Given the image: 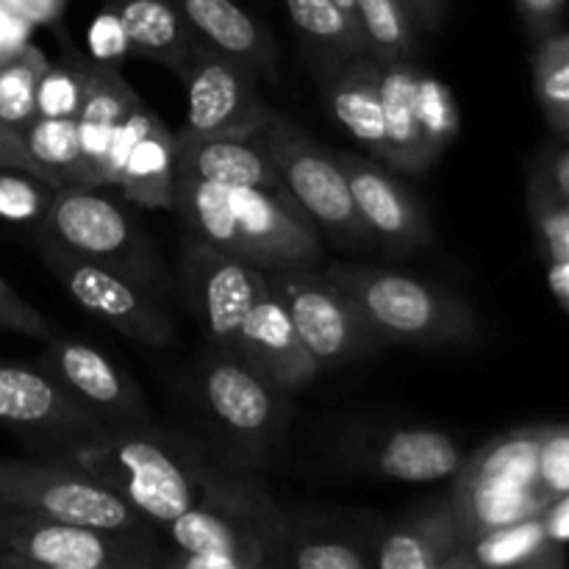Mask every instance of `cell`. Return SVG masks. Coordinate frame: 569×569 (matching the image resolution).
Listing matches in <instances>:
<instances>
[{
    "label": "cell",
    "mask_w": 569,
    "mask_h": 569,
    "mask_svg": "<svg viewBox=\"0 0 569 569\" xmlns=\"http://www.w3.org/2000/svg\"><path fill=\"white\" fill-rule=\"evenodd\" d=\"M356 20L378 61H415L417 22L403 0H356Z\"/></svg>",
    "instance_id": "obj_32"
},
{
    "label": "cell",
    "mask_w": 569,
    "mask_h": 569,
    "mask_svg": "<svg viewBox=\"0 0 569 569\" xmlns=\"http://www.w3.org/2000/svg\"><path fill=\"white\" fill-rule=\"evenodd\" d=\"M0 331L20 333V337L39 339V342H48V339H53L59 333L42 311L33 309L26 298H20L3 281V276H0Z\"/></svg>",
    "instance_id": "obj_39"
},
{
    "label": "cell",
    "mask_w": 569,
    "mask_h": 569,
    "mask_svg": "<svg viewBox=\"0 0 569 569\" xmlns=\"http://www.w3.org/2000/svg\"><path fill=\"white\" fill-rule=\"evenodd\" d=\"M0 6H6L11 14L22 17L31 26H50L64 14L67 0H0Z\"/></svg>",
    "instance_id": "obj_42"
},
{
    "label": "cell",
    "mask_w": 569,
    "mask_h": 569,
    "mask_svg": "<svg viewBox=\"0 0 569 569\" xmlns=\"http://www.w3.org/2000/svg\"><path fill=\"white\" fill-rule=\"evenodd\" d=\"M289 398L278 392L242 359L211 348L198 367V403L206 420L226 439L228 448L242 456V465H261L281 445L287 433Z\"/></svg>",
    "instance_id": "obj_7"
},
{
    "label": "cell",
    "mask_w": 569,
    "mask_h": 569,
    "mask_svg": "<svg viewBox=\"0 0 569 569\" xmlns=\"http://www.w3.org/2000/svg\"><path fill=\"white\" fill-rule=\"evenodd\" d=\"M542 522L556 542L569 545V492L556 498L553 503L542 511Z\"/></svg>",
    "instance_id": "obj_44"
},
{
    "label": "cell",
    "mask_w": 569,
    "mask_h": 569,
    "mask_svg": "<svg viewBox=\"0 0 569 569\" xmlns=\"http://www.w3.org/2000/svg\"><path fill=\"white\" fill-rule=\"evenodd\" d=\"M387 522L372 511L283 506L276 569H370Z\"/></svg>",
    "instance_id": "obj_17"
},
{
    "label": "cell",
    "mask_w": 569,
    "mask_h": 569,
    "mask_svg": "<svg viewBox=\"0 0 569 569\" xmlns=\"http://www.w3.org/2000/svg\"><path fill=\"white\" fill-rule=\"evenodd\" d=\"M326 103L339 126L365 144L376 159L387 156L381 106V61L372 53H322L311 59Z\"/></svg>",
    "instance_id": "obj_21"
},
{
    "label": "cell",
    "mask_w": 569,
    "mask_h": 569,
    "mask_svg": "<svg viewBox=\"0 0 569 569\" xmlns=\"http://www.w3.org/2000/svg\"><path fill=\"white\" fill-rule=\"evenodd\" d=\"M267 283L322 370L367 359L383 345L359 306L315 264L267 270Z\"/></svg>",
    "instance_id": "obj_12"
},
{
    "label": "cell",
    "mask_w": 569,
    "mask_h": 569,
    "mask_svg": "<svg viewBox=\"0 0 569 569\" xmlns=\"http://www.w3.org/2000/svg\"><path fill=\"white\" fill-rule=\"evenodd\" d=\"M161 539L122 537L0 506V569H159Z\"/></svg>",
    "instance_id": "obj_4"
},
{
    "label": "cell",
    "mask_w": 569,
    "mask_h": 569,
    "mask_svg": "<svg viewBox=\"0 0 569 569\" xmlns=\"http://www.w3.org/2000/svg\"><path fill=\"white\" fill-rule=\"evenodd\" d=\"M326 276L359 306L383 342L417 350H472L483 328L459 295L422 278L367 264H331Z\"/></svg>",
    "instance_id": "obj_3"
},
{
    "label": "cell",
    "mask_w": 569,
    "mask_h": 569,
    "mask_svg": "<svg viewBox=\"0 0 569 569\" xmlns=\"http://www.w3.org/2000/svg\"><path fill=\"white\" fill-rule=\"evenodd\" d=\"M539 483L553 500L569 492V426H542Z\"/></svg>",
    "instance_id": "obj_38"
},
{
    "label": "cell",
    "mask_w": 569,
    "mask_h": 569,
    "mask_svg": "<svg viewBox=\"0 0 569 569\" xmlns=\"http://www.w3.org/2000/svg\"><path fill=\"white\" fill-rule=\"evenodd\" d=\"M170 211L194 239L261 270L317 264L326 256L320 228L287 189L228 187L176 176Z\"/></svg>",
    "instance_id": "obj_2"
},
{
    "label": "cell",
    "mask_w": 569,
    "mask_h": 569,
    "mask_svg": "<svg viewBox=\"0 0 569 569\" xmlns=\"http://www.w3.org/2000/svg\"><path fill=\"white\" fill-rule=\"evenodd\" d=\"M64 459L98 478L159 531L200 506L222 467L192 439L161 431L153 422L106 428L78 439L64 450Z\"/></svg>",
    "instance_id": "obj_1"
},
{
    "label": "cell",
    "mask_w": 569,
    "mask_h": 569,
    "mask_svg": "<svg viewBox=\"0 0 569 569\" xmlns=\"http://www.w3.org/2000/svg\"><path fill=\"white\" fill-rule=\"evenodd\" d=\"M87 64L81 53L72 50L70 59L50 64L37 89L39 117H72L76 120L87 98Z\"/></svg>",
    "instance_id": "obj_36"
},
{
    "label": "cell",
    "mask_w": 569,
    "mask_h": 569,
    "mask_svg": "<svg viewBox=\"0 0 569 569\" xmlns=\"http://www.w3.org/2000/svg\"><path fill=\"white\" fill-rule=\"evenodd\" d=\"M339 6H342L345 11H350V14H356V0H337Z\"/></svg>",
    "instance_id": "obj_47"
},
{
    "label": "cell",
    "mask_w": 569,
    "mask_h": 569,
    "mask_svg": "<svg viewBox=\"0 0 569 569\" xmlns=\"http://www.w3.org/2000/svg\"><path fill=\"white\" fill-rule=\"evenodd\" d=\"M128 53L181 76L192 50V31L172 0H111Z\"/></svg>",
    "instance_id": "obj_27"
},
{
    "label": "cell",
    "mask_w": 569,
    "mask_h": 569,
    "mask_svg": "<svg viewBox=\"0 0 569 569\" xmlns=\"http://www.w3.org/2000/svg\"><path fill=\"white\" fill-rule=\"evenodd\" d=\"M326 465L350 478L398 483H431L453 478L465 453L450 433L422 426L348 422L331 433Z\"/></svg>",
    "instance_id": "obj_9"
},
{
    "label": "cell",
    "mask_w": 569,
    "mask_h": 569,
    "mask_svg": "<svg viewBox=\"0 0 569 569\" xmlns=\"http://www.w3.org/2000/svg\"><path fill=\"white\" fill-rule=\"evenodd\" d=\"M515 6L531 42L559 31L567 11V0H515Z\"/></svg>",
    "instance_id": "obj_40"
},
{
    "label": "cell",
    "mask_w": 569,
    "mask_h": 569,
    "mask_svg": "<svg viewBox=\"0 0 569 569\" xmlns=\"http://www.w3.org/2000/svg\"><path fill=\"white\" fill-rule=\"evenodd\" d=\"M37 367L103 428L153 422L150 403L139 383L92 345L56 333L44 342Z\"/></svg>",
    "instance_id": "obj_16"
},
{
    "label": "cell",
    "mask_w": 569,
    "mask_h": 569,
    "mask_svg": "<svg viewBox=\"0 0 569 569\" xmlns=\"http://www.w3.org/2000/svg\"><path fill=\"white\" fill-rule=\"evenodd\" d=\"M403 3L411 11V17H415L417 28H422V31H437L448 0H403Z\"/></svg>",
    "instance_id": "obj_45"
},
{
    "label": "cell",
    "mask_w": 569,
    "mask_h": 569,
    "mask_svg": "<svg viewBox=\"0 0 569 569\" xmlns=\"http://www.w3.org/2000/svg\"><path fill=\"white\" fill-rule=\"evenodd\" d=\"M256 137L264 144L287 192L298 200L300 209L315 220L320 231L345 248H361L372 242L333 150L322 148L303 128L278 111H272L267 126Z\"/></svg>",
    "instance_id": "obj_8"
},
{
    "label": "cell",
    "mask_w": 569,
    "mask_h": 569,
    "mask_svg": "<svg viewBox=\"0 0 569 569\" xmlns=\"http://www.w3.org/2000/svg\"><path fill=\"white\" fill-rule=\"evenodd\" d=\"M37 233L53 239L81 259L120 272L156 292L161 267L153 244L133 217H128L100 187L64 183L56 189Z\"/></svg>",
    "instance_id": "obj_6"
},
{
    "label": "cell",
    "mask_w": 569,
    "mask_h": 569,
    "mask_svg": "<svg viewBox=\"0 0 569 569\" xmlns=\"http://www.w3.org/2000/svg\"><path fill=\"white\" fill-rule=\"evenodd\" d=\"M467 556L472 569H559L567 565L565 545L550 537L542 515L472 539Z\"/></svg>",
    "instance_id": "obj_29"
},
{
    "label": "cell",
    "mask_w": 569,
    "mask_h": 569,
    "mask_svg": "<svg viewBox=\"0 0 569 569\" xmlns=\"http://www.w3.org/2000/svg\"><path fill=\"white\" fill-rule=\"evenodd\" d=\"M381 106L387 156L400 172H426L461 126L450 89L415 61H381Z\"/></svg>",
    "instance_id": "obj_10"
},
{
    "label": "cell",
    "mask_w": 569,
    "mask_h": 569,
    "mask_svg": "<svg viewBox=\"0 0 569 569\" xmlns=\"http://www.w3.org/2000/svg\"><path fill=\"white\" fill-rule=\"evenodd\" d=\"M528 211L533 231L548 264L569 261V194L559 189L548 170V161L533 170L528 183Z\"/></svg>",
    "instance_id": "obj_34"
},
{
    "label": "cell",
    "mask_w": 569,
    "mask_h": 569,
    "mask_svg": "<svg viewBox=\"0 0 569 569\" xmlns=\"http://www.w3.org/2000/svg\"><path fill=\"white\" fill-rule=\"evenodd\" d=\"M56 189L31 172L0 167V220L39 226Z\"/></svg>",
    "instance_id": "obj_37"
},
{
    "label": "cell",
    "mask_w": 569,
    "mask_h": 569,
    "mask_svg": "<svg viewBox=\"0 0 569 569\" xmlns=\"http://www.w3.org/2000/svg\"><path fill=\"white\" fill-rule=\"evenodd\" d=\"M237 359L283 395L300 392L322 372V365L306 348L287 309L272 298V292H267L244 317Z\"/></svg>",
    "instance_id": "obj_22"
},
{
    "label": "cell",
    "mask_w": 569,
    "mask_h": 569,
    "mask_svg": "<svg viewBox=\"0 0 569 569\" xmlns=\"http://www.w3.org/2000/svg\"><path fill=\"white\" fill-rule=\"evenodd\" d=\"M0 506L28 509L72 526L98 528L122 537L161 539L139 511L70 459H3L0 456Z\"/></svg>",
    "instance_id": "obj_5"
},
{
    "label": "cell",
    "mask_w": 569,
    "mask_h": 569,
    "mask_svg": "<svg viewBox=\"0 0 569 569\" xmlns=\"http://www.w3.org/2000/svg\"><path fill=\"white\" fill-rule=\"evenodd\" d=\"M467 548L450 492L409 506L383 526L376 550L378 569H445L450 556Z\"/></svg>",
    "instance_id": "obj_23"
},
{
    "label": "cell",
    "mask_w": 569,
    "mask_h": 569,
    "mask_svg": "<svg viewBox=\"0 0 569 569\" xmlns=\"http://www.w3.org/2000/svg\"><path fill=\"white\" fill-rule=\"evenodd\" d=\"M289 20L303 39L322 53H370L356 14L345 11L337 0H283Z\"/></svg>",
    "instance_id": "obj_31"
},
{
    "label": "cell",
    "mask_w": 569,
    "mask_h": 569,
    "mask_svg": "<svg viewBox=\"0 0 569 569\" xmlns=\"http://www.w3.org/2000/svg\"><path fill=\"white\" fill-rule=\"evenodd\" d=\"M181 278L189 309L203 326L211 348L237 356L244 317L270 292L267 270L189 237Z\"/></svg>",
    "instance_id": "obj_15"
},
{
    "label": "cell",
    "mask_w": 569,
    "mask_h": 569,
    "mask_svg": "<svg viewBox=\"0 0 569 569\" xmlns=\"http://www.w3.org/2000/svg\"><path fill=\"white\" fill-rule=\"evenodd\" d=\"M50 61L31 42L0 61V122L22 128L37 117V89Z\"/></svg>",
    "instance_id": "obj_35"
},
{
    "label": "cell",
    "mask_w": 569,
    "mask_h": 569,
    "mask_svg": "<svg viewBox=\"0 0 569 569\" xmlns=\"http://www.w3.org/2000/svg\"><path fill=\"white\" fill-rule=\"evenodd\" d=\"M42 264L56 276L83 311L103 320L111 331L153 350H170L181 342L176 322L164 311L156 292L120 272L81 259L53 239L37 233Z\"/></svg>",
    "instance_id": "obj_11"
},
{
    "label": "cell",
    "mask_w": 569,
    "mask_h": 569,
    "mask_svg": "<svg viewBox=\"0 0 569 569\" xmlns=\"http://www.w3.org/2000/svg\"><path fill=\"white\" fill-rule=\"evenodd\" d=\"M533 92L550 128L569 133V31H553L533 42Z\"/></svg>",
    "instance_id": "obj_33"
},
{
    "label": "cell",
    "mask_w": 569,
    "mask_h": 569,
    "mask_svg": "<svg viewBox=\"0 0 569 569\" xmlns=\"http://www.w3.org/2000/svg\"><path fill=\"white\" fill-rule=\"evenodd\" d=\"M548 170H550V176H553V181L559 183L561 192L569 194V150L567 153L556 156L553 161H548Z\"/></svg>",
    "instance_id": "obj_46"
},
{
    "label": "cell",
    "mask_w": 569,
    "mask_h": 569,
    "mask_svg": "<svg viewBox=\"0 0 569 569\" xmlns=\"http://www.w3.org/2000/svg\"><path fill=\"white\" fill-rule=\"evenodd\" d=\"M0 428L22 439L70 448L78 439L106 431L81 406L72 403L37 365L0 359Z\"/></svg>",
    "instance_id": "obj_19"
},
{
    "label": "cell",
    "mask_w": 569,
    "mask_h": 569,
    "mask_svg": "<svg viewBox=\"0 0 569 569\" xmlns=\"http://www.w3.org/2000/svg\"><path fill=\"white\" fill-rule=\"evenodd\" d=\"M176 545L164 567L181 569H276L281 520L239 515L220 506H194L161 528Z\"/></svg>",
    "instance_id": "obj_14"
},
{
    "label": "cell",
    "mask_w": 569,
    "mask_h": 569,
    "mask_svg": "<svg viewBox=\"0 0 569 569\" xmlns=\"http://www.w3.org/2000/svg\"><path fill=\"white\" fill-rule=\"evenodd\" d=\"M178 78L187 87V120L176 131L178 139H248L272 117L256 72L200 39Z\"/></svg>",
    "instance_id": "obj_13"
},
{
    "label": "cell",
    "mask_w": 569,
    "mask_h": 569,
    "mask_svg": "<svg viewBox=\"0 0 569 569\" xmlns=\"http://www.w3.org/2000/svg\"><path fill=\"white\" fill-rule=\"evenodd\" d=\"M106 187L122 189L144 209H172L176 181V131L139 100L117 128L106 153Z\"/></svg>",
    "instance_id": "obj_18"
},
{
    "label": "cell",
    "mask_w": 569,
    "mask_h": 569,
    "mask_svg": "<svg viewBox=\"0 0 569 569\" xmlns=\"http://www.w3.org/2000/svg\"><path fill=\"white\" fill-rule=\"evenodd\" d=\"M194 39L242 61L256 78L276 81L278 50L270 33L233 0H172Z\"/></svg>",
    "instance_id": "obj_24"
},
{
    "label": "cell",
    "mask_w": 569,
    "mask_h": 569,
    "mask_svg": "<svg viewBox=\"0 0 569 569\" xmlns=\"http://www.w3.org/2000/svg\"><path fill=\"white\" fill-rule=\"evenodd\" d=\"M176 176L228 187L287 189L261 139H178Z\"/></svg>",
    "instance_id": "obj_25"
},
{
    "label": "cell",
    "mask_w": 569,
    "mask_h": 569,
    "mask_svg": "<svg viewBox=\"0 0 569 569\" xmlns=\"http://www.w3.org/2000/svg\"><path fill=\"white\" fill-rule=\"evenodd\" d=\"M31 159L59 183H81L92 187V172L83 156L81 137L72 117H33L28 126L20 128Z\"/></svg>",
    "instance_id": "obj_30"
},
{
    "label": "cell",
    "mask_w": 569,
    "mask_h": 569,
    "mask_svg": "<svg viewBox=\"0 0 569 569\" xmlns=\"http://www.w3.org/2000/svg\"><path fill=\"white\" fill-rule=\"evenodd\" d=\"M0 167H11V170L31 172V176L42 178V181L50 183L53 189H59V183H56L53 178H50L48 172H44L42 167L31 159L26 142H22L20 128L6 126V122H0Z\"/></svg>",
    "instance_id": "obj_41"
},
{
    "label": "cell",
    "mask_w": 569,
    "mask_h": 569,
    "mask_svg": "<svg viewBox=\"0 0 569 569\" xmlns=\"http://www.w3.org/2000/svg\"><path fill=\"white\" fill-rule=\"evenodd\" d=\"M337 159L372 242L383 244L392 253L426 248L433 242L431 217L409 187L359 153L337 150Z\"/></svg>",
    "instance_id": "obj_20"
},
{
    "label": "cell",
    "mask_w": 569,
    "mask_h": 569,
    "mask_svg": "<svg viewBox=\"0 0 569 569\" xmlns=\"http://www.w3.org/2000/svg\"><path fill=\"white\" fill-rule=\"evenodd\" d=\"M31 22H26L22 17L11 14L6 6H0V61H6L17 50L26 48L28 37H31Z\"/></svg>",
    "instance_id": "obj_43"
},
{
    "label": "cell",
    "mask_w": 569,
    "mask_h": 569,
    "mask_svg": "<svg viewBox=\"0 0 569 569\" xmlns=\"http://www.w3.org/2000/svg\"><path fill=\"white\" fill-rule=\"evenodd\" d=\"M139 94L131 83L122 78L117 64L89 59L87 64V98L76 117L78 137H81L83 156L92 172V187H106V153L114 139L117 128L126 120L128 111L139 103Z\"/></svg>",
    "instance_id": "obj_26"
},
{
    "label": "cell",
    "mask_w": 569,
    "mask_h": 569,
    "mask_svg": "<svg viewBox=\"0 0 569 569\" xmlns=\"http://www.w3.org/2000/svg\"><path fill=\"white\" fill-rule=\"evenodd\" d=\"M539 442H542V426L515 428L503 437H495L478 453L461 461L453 478L503 489H542Z\"/></svg>",
    "instance_id": "obj_28"
}]
</instances>
